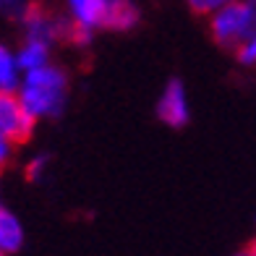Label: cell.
<instances>
[{"mask_svg":"<svg viewBox=\"0 0 256 256\" xmlns=\"http://www.w3.org/2000/svg\"><path fill=\"white\" fill-rule=\"evenodd\" d=\"M16 94L24 102V108L32 112V118H37V120L58 118L68 100V76L63 68L50 63L44 68L24 74Z\"/></svg>","mask_w":256,"mask_h":256,"instance_id":"1","label":"cell"},{"mask_svg":"<svg viewBox=\"0 0 256 256\" xmlns=\"http://www.w3.org/2000/svg\"><path fill=\"white\" fill-rule=\"evenodd\" d=\"M248 32H251V16L243 0H236V3L220 8L209 16V34L220 48L236 52L243 44V40L248 37Z\"/></svg>","mask_w":256,"mask_h":256,"instance_id":"2","label":"cell"},{"mask_svg":"<svg viewBox=\"0 0 256 256\" xmlns=\"http://www.w3.org/2000/svg\"><path fill=\"white\" fill-rule=\"evenodd\" d=\"M21 29H24V40H37L44 44H52L71 37V29H74V21L68 16H58L50 14L48 8H42L37 3H32L24 14H21Z\"/></svg>","mask_w":256,"mask_h":256,"instance_id":"3","label":"cell"},{"mask_svg":"<svg viewBox=\"0 0 256 256\" xmlns=\"http://www.w3.org/2000/svg\"><path fill=\"white\" fill-rule=\"evenodd\" d=\"M34 126L37 118H32L16 92H0V134L14 144H24L34 134Z\"/></svg>","mask_w":256,"mask_h":256,"instance_id":"4","label":"cell"},{"mask_svg":"<svg viewBox=\"0 0 256 256\" xmlns=\"http://www.w3.org/2000/svg\"><path fill=\"white\" fill-rule=\"evenodd\" d=\"M157 118L170 126V128H183L191 118V108H188V97H186V86L180 78H170L162 94L157 100Z\"/></svg>","mask_w":256,"mask_h":256,"instance_id":"5","label":"cell"},{"mask_svg":"<svg viewBox=\"0 0 256 256\" xmlns=\"http://www.w3.org/2000/svg\"><path fill=\"white\" fill-rule=\"evenodd\" d=\"M108 3L110 0H66V10H68V18H71L76 26L97 32V29L104 26Z\"/></svg>","mask_w":256,"mask_h":256,"instance_id":"6","label":"cell"},{"mask_svg":"<svg viewBox=\"0 0 256 256\" xmlns=\"http://www.w3.org/2000/svg\"><path fill=\"white\" fill-rule=\"evenodd\" d=\"M142 10L134 0H110L108 3V14H104V26L102 29H112V32H128L138 24Z\"/></svg>","mask_w":256,"mask_h":256,"instance_id":"7","label":"cell"},{"mask_svg":"<svg viewBox=\"0 0 256 256\" xmlns=\"http://www.w3.org/2000/svg\"><path fill=\"white\" fill-rule=\"evenodd\" d=\"M21 246H24V225L8 206L0 204V251L10 256Z\"/></svg>","mask_w":256,"mask_h":256,"instance_id":"8","label":"cell"},{"mask_svg":"<svg viewBox=\"0 0 256 256\" xmlns=\"http://www.w3.org/2000/svg\"><path fill=\"white\" fill-rule=\"evenodd\" d=\"M16 58L24 74L37 71V68L50 66V44L37 42V40H24V44L16 50Z\"/></svg>","mask_w":256,"mask_h":256,"instance_id":"9","label":"cell"},{"mask_svg":"<svg viewBox=\"0 0 256 256\" xmlns=\"http://www.w3.org/2000/svg\"><path fill=\"white\" fill-rule=\"evenodd\" d=\"M24 71L18 66V58L14 50L0 44V92H18Z\"/></svg>","mask_w":256,"mask_h":256,"instance_id":"10","label":"cell"},{"mask_svg":"<svg viewBox=\"0 0 256 256\" xmlns=\"http://www.w3.org/2000/svg\"><path fill=\"white\" fill-rule=\"evenodd\" d=\"M230 3H236V0H188V6H191V10L194 14H199V16H212L214 10H220V8H225V6H230Z\"/></svg>","mask_w":256,"mask_h":256,"instance_id":"11","label":"cell"},{"mask_svg":"<svg viewBox=\"0 0 256 256\" xmlns=\"http://www.w3.org/2000/svg\"><path fill=\"white\" fill-rule=\"evenodd\" d=\"M48 168H50V157L48 154H37L26 162V178L29 180H40L48 176Z\"/></svg>","mask_w":256,"mask_h":256,"instance_id":"12","label":"cell"},{"mask_svg":"<svg viewBox=\"0 0 256 256\" xmlns=\"http://www.w3.org/2000/svg\"><path fill=\"white\" fill-rule=\"evenodd\" d=\"M34 3V0H0V10L8 16H14V18H21V14Z\"/></svg>","mask_w":256,"mask_h":256,"instance_id":"13","label":"cell"},{"mask_svg":"<svg viewBox=\"0 0 256 256\" xmlns=\"http://www.w3.org/2000/svg\"><path fill=\"white\" fill-rule=\"evenodd\" d=\"M14 142H10V138H6L3 134H0V168L6 165V162L10 160V154H14Z\"/></svg>","mask_w":256,"mask_h":256,"instance_id":"14","label":"cell"},{"mask_svg":"<svg viewBox=\"0 0 256 256\" xmlns=\"http://www.w3.org/2000/svg\"><path fill=\"white\" fill-rule=\"evenodd\" d=\"M232 256H256V254L251 251V246H246V248H243V251H238V254H232Z\"/></svg>","mask_w":256,"mask_h":256,"instance_id":"15","label":"cell"},{"mask_svg":"<svg viewBox=\"0 0 256 256\" xmlns=\"http://www.w3.org/2000/svg\"><path fill=\"white\" fill-rule=\"evenodd\" d=\"M251 251H254V254H256V240H254V243H251Z\"/></svg>","mask_w":256,"mask_h":256,"instance_id":"16","label":"cell"},{"mask_svg":"<svg viewBox=\"0 0 256 256\" xmlns=\"http://www.w3.org/2000/svg\"><path fill=\"white\" fill-rule=\"evenodd\" d=\"M0 256H6V254H3V251H0Z\"/></svg>","mask_w":256,"mask_h":256,"instance_id":"17","label":"cell"}]
</instances>
